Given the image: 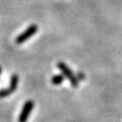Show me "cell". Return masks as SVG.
Instances as JSON below:
<instances>
[{
	"label": "cell",
	"instance_id": "cell-2",
	"mask_svg": "<svg viewBox=\"0 0 122 122\" xmlns=\"http://www.w3.org/2000/svg\"><path fill=\"white\" fill-rule=\"evenodd\" d=\"M18 81H19V78H18L17 74H13L11 76L10 79V85L8 88L6 89H1L0 90V99H3V98H6L9 95H11L12 93L15 92L16 88L18 85Z\"/></svg>",
	"mask_w": 122,
	"mask_h": 122
},
{
	"label": "cell",
	"instance_id": "cell-7",
	"mask_svg": "<svg viewBox=\"0 0 122 122\" xmlns=\"http://www.w3.org/2000/svg\"><path fill=\"white\" fill-rule=\"evenodd\" d=\"M1 72H2V68H1V66H0V75H1Z\"/></svg>",
	"mask_w": 122,
	"mask_h": 122
},
{
	"label": "cell",
	"instance_id": "cell-6",
	"mask_svg": "<svg viewBox=\"0 0 122 122\" xmlns=\"http://www.w3.org/2000/svg\"><path fill=\"white\" fill-rule=\"evenodd\" d=\"M76 77H77L78 80H84V79H85V75H84L82 72H78Z\"/></svg>",
	"mask_w": 122,
	"mask_h": 122
},
{
	"label": "cell",
	"instance_id": "cell-3",
	"mask_svg": "<svg viewBox=\"0 0 122 122\" xmlns=\"http://www.w3.org/2000/svg\"><path fill=\"white\" fill-rule=\"evenodd\" d=\"M37 30H38V26L36 25H31L28 28H26L25 30L23 32L21 35H19L15 38V43L17 44H21L23 43H25L30 37H32L33 35H35L36 34Z\"/></svg>",
	"mask_w": 122,
	"mask_h": 122
},
{
	"label": "cell",
	"instance_id": "cell-1",
	"mask_svg": "<svg viewBox=\"0 0 122 122\" xmlns=\"http://www.w3.org/2000/svg\"><path fill=\"white\" fill-rule=\"evenodd\" d=\"M57 67L59 68V70L61 71L62 74L65 76L66 78L70 81L71 86L73 88H77L79 87V80L77 79V77L73 74V72L71 71L70 68L66 65L64 62L62 61H60L57 63Z\"/></svg>",
	"mask_w": 122,
	"mask_h": 122
},
{
	"label": "cell",
	"instance_id": "cell-5",
	"mask_svg": "<svg viewBox=\"0 0 122 122\" xmlns=\"http://www.w3.org/2000/svg\"><path fill=\"white\" fill-rule=\"evenodd\" d=\"M64 78H65V76L63 74H58V75H54L51 81L53 85H60L64 81Z\"/></svg>",
	"mask_w": 122,
	"mask_h": 122
},
{
	"label": "cell",
	"instance_id": "cell-4",
	"mask_svg": "<svg viewBox=\"0 0 122 122\" xmlns=\"http://www.w3.org/2000/svg\"><path fill=\"white\" fill-rule=\"evenodd\" d=\"M35 107V103L33 100H27L24 104L22 111L18 117V122H26L28 120V118L30 116L32 110Z\"/></svg>",
	"mask_w": 122,
	"mask_h": 122
}]
</instances>
